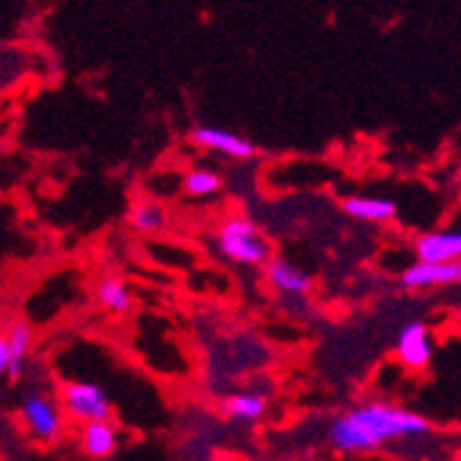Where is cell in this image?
Wrapping results in <instances>:
<instances>
[{"instance_id":"obj_1","label":"cell","mask_w":461,"mask_h":461,"mask_svg":"<svg viewBox=\"0 0 461 461\" xmlns=\"http://www.w3.org/2000/svg\"><path fill=\"white\" fill-rule=\"evenodd\" d=\"M429 431L431 423L420 414L387 401H365L334 417L329 426V442L338 453L367 456L401 442L423 439Z\"/></svg>"},{"instance_id":"obj_2","label":"cell","mask_w":461,"mask_h":461,"mask_svg":"<svg viewBox=\"0 0 461 461\" xmlns=\"http://www.w3.org/2000/svg\"><path fill=\"white\" fill-rule=\"evenodd\" d=\"M219 255L243 268H266L271 260V240L266 232L246 216H230L216 230Z\"/></svg>"},{"instance_id":"obj_3","label":"cell","mask_w":461,"mask_h":461,"mask_svg":"<svg viewBox=\"0 0 461 461\" xmlns=\"http://www.w3.org/2000/svg\"><path fill=\"white\" fill-rule=\"evenodd\" d=\"M17 423L20 431L36 445H56L67 434L69 417L61 406V398H53L41 390H33L17 403Z\"/></svg>"},{"instance_id":"obj_4","label":"cell","mask_w":461,"mask_h":461,"mask_svg":"<svg viewBox=\"0 0 461 461\" xmlns=\"http://www.w3.org/2000/svg\"><path fill=\"white\" fill-rule=\"evenodd\" d=\"M61 406L69 417V423L83 426L95 420H111V398L105 395L103 387L92 382H67L59 390Z\"/></svg>"},{"instance_id":"obj_5","label":"cell","mask_w":461,"mask_h":461,"mask_svg":"<svg viewBox=\"0 0 461 461\" xmlns=\"http://www.w3.org/2000/svg\"><path fill=\"white\" fill-rule=\"evenodd\" d=\"M33 348V331L23 321H12L0 338V373L6 375L9 382H20L25 375L28 359Z\"/></svg>"},{"instance_id":"obj_6","label":"cell","mask_w":461,"mask_h":461,"mask_svg":"<svg viewBox=\"0 0 461 461\" xmlns=\"http://www.w3.org/2000/svg\"><path fill=\"white\" fill-rule=\"evenodd\" d=\"M263 271H266L268 287L276 293L279 299H285V302H304L310 296L312 276L302 266L290 263L285 258H271Z\"/></svg>"},{"instance_id":"obj_7","label":"cell","mask_w":461,"mask_h":461,"mask_svg":"<svg viewBox=\"0 0 461 461\" xmlns=\"http://www.w3.org/2000/svg\"><path fill=\"white\" fill-rule=\"evenodd\" d=\"M191 141L196 147H202L204 152H213L230 160H249L255 155V144H251L246 136L227 131V128H213V124H199V128L191 131Z\"/></svg>"},{"instance_id":"obj_8","label":"cell","mask_w":461,"mask_h":461,"mask_svg":"<svg viewBox=\"0 0 461 461\" xmlns=\"http://www.w3.org/2000/svg\"><path fill=\"white\" fill-rule=\"evenodd\" d=\"M456 279H458V263H434V260L417 258L411 266L401 271V285L414 293L447 287V285H456Z\"/></svg>"},{"instance_id":"obj_9","label":"cell","mask_w":461,"mask_h":461,"mask_svg":"<svg viewBox=\"0 0 461 461\" xmlns=\"http://www.w3.org/2000/svg\"><path fill=\"white\" fill-rule=\"evenodd\" d=\"M395 357L403 367L409 370H420L431 362L434 357V340H431V331L423 323H406L398 331V340H395Z\"/></svg>"},{"instance_id":"obj_10","label":"cell","mask_w":461,"mask_h":461,"mask_svg":"<svg viewBox=\"0 0 461 461\" xmlns=\"http://www.w3.org/2000/svg\"><path fill=\"white\" fill-rule=\"evenodd\" d=\"M414 255L434 263H461V227L420 235L414 240Z\"/></svg>"},{"instance_id":"obj_11","label":"cell","mask_w":461,"mask_h":461,"mask_svg":"<svg viewBox=\"0 0 461 461\" xmlns=\"http://www.w3.org/2000/svg\"><path fill=\"white\" fill-rule=\"evenodd\" d=\"M343 213L362 224H390L398 213V207L387 196L373 194H354L343 199Z\"/></svg>"},{"instance_id":"obj_12","label":"cell","mask_w":461,"mask_h":461,"mask_svg":"<svg viewBox=\"0 0 461 461\" xmlns=\"http://www.w3.org/2000/svg\"><path fill=\"white\" fill-rule=\"evenodd\" d=\"M77 447L89 458H108L119 447V431L116 426H111V420L83 423L77 431Z\"/></svg>"},{"instance_id":"obj_13","label":"cell","mask_w":461,"mask_h":461,"mask_svg":"<svg viewBox=\"0 0 461 461\" xmlns=\"http://www.w3.org/2000/svg\"><path fill=\"white\" fill-rule=\"evenodd\" d=\"M266 411H268V398L263 393H255V390L235 393L224 401V414L232 423H240V426L260 423L266 417Z\"/></svg>"},{"instance_id":"obj_14","label":"cell","mask_w":461,"mask_h":461,"mask_svg":"<svg viewBox=\"0 0 461 461\" xmlns=\"http://www.w3.org/2000/svg\"><path fill=\"white\" fill-rule=\"evenodd\" d=\"M95 299L111 315H128L136 304L131 285L122 276H103L95 287Z\"/></svg>"},{"instance_id":"obj_15","label":"cell","mask_w":461,"mask_h":461,"mask_svg":"<svg viewBox=\"0 0 461 461\" xmlns=\"http://www.w3.org/2000/svg\"><path fill=\"white\" fill-rule=\"evenodd\" d=\"M221 188H224L221 177L213 169H202V166H196V169L185 172V177H183V191L188 196H194V199H211Z\"/></svg>"},{"instance_id":"obj_16","label":"cell","mask_w":461,"mask_h":461,"mask_svg":"<svg viewBox=\"0 0 461 461\" xmlns=\"http://www.w3.org/2000/svg\"><path fill=\"white\" fill-rule=\"evenodd\" d=\"M131 227L144 235L160 232L166 227V211L155 202H136L131 207Z\"/></svg>"},{"instance_id":"obj_17","label":"cell","mask_w":461,"mask_h":461,"mask_svg":"<svg viewBox=\"0 0 461 461\" xmlns=\"http://www.w3.org/2000/svg\"><path fill=\"white\" fill-rule=\"evenodd\" d=\"M456 285H461V263H458V279H456Z\"/></svg>"}]
</instances>
